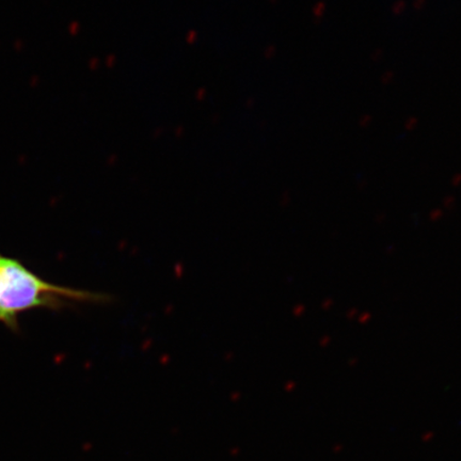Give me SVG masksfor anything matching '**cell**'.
Here are the masks:
<instances>
[{"instance_id":"obj_1","label":"cell","mask_w":461,"mask_h":461,"mask_svg":"<svg viewBox=\"0 0 461 461\" xmlns=\"http://www.w3.org/2000/svg\"><path fill=\"white\" fill-rule=\"evenodd\" d=\"M97 299L95 294L50 284L19 259L0 255V322L11 331H20V315L28 311L60 310Z\"/></svg>"}]
</instances>
